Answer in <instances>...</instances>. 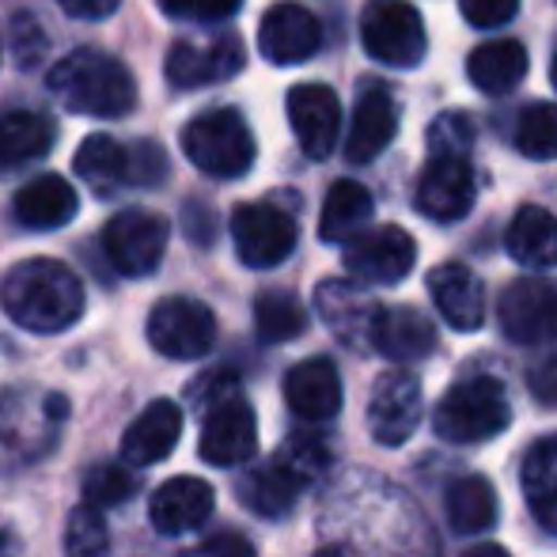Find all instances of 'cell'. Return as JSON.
Here are the masks:
<instances>
[{
    "label": "cell",
    "mask_w": 557,
    "mask_h": 557,
    "mask_svg": "<svg viewBox=\"0 0 557 557\" xmlns=\"http://www.w3.org/2000/svg\"><path fill=\"white\" fill-rule=\"evenodd\" d=\"M8 319L30 334H61L84 315V285L58 258H27L0 285Z\"/></svg>",
    "instance_id": "1"
},
{
    "label": "cell",
    "mask_w": 557,
    "mask_h": 557,
    "mask_svg": "<svg viewBox=\"0 0 557 557\" xmlns=\"http://www.w3.org/2000/svg\"><path fill=\"white\" fill-rule=\"evenodd\" d=\"M58 103L84 117H125L137 107V81L117 58L103 50H76L50 73Z\"/></svg>",
    "instance_id": "2"
},
{
    "label": "cell",
    "mask_w": 557,
    "mask_h": 557,
    "mask_svg": "<svg viewBox=\"0 0 557 557\" xmlns=\"http://www.w3.org/2000/svg\"><path fill=\"white\" fill-rule=\"evenodd\" d=\"M183 152L206 175L239 178L255 163L258 145L247 117L235 111V107H213V111L190 117L183 125Z\"/></svg>",
    "instance_id": "3"
},
{
    "label": "cell",
    "mask_w": 557,
    "mask_h": 557,
    "mask_svg": "<svg viewBox=\"0 0 557 557\" xmlns=\"http://www.w3.org/2000/svg\"><path fill=\"white\" fill-rule=\"evenodd\" d=\"M512 421L508 395L493 375H474V380L455 383L436 403L433 429L447 444H482L500 436Z\"/></svg>",
    "instance_id": "4"
},
{
    "label": "cell",
    "mask_w": 557,
    "mask_h": 557,
    "mask_svg": "<svg viewBox=\"0 0 557 557\" xmlns=\"http://www.w3.org/2000/svg\"><path fill=\"white\" fill-rule=\"evenodd\" d=\"M73 168L96 194H114L122 186H160L168 175V156L152 140L125 148L122 140L96 133L76 148Z\"/></svg>",
    "instance_id": "5"
},
{
    "label": "cell",
    "mask_w": 557,
    "mask_h": 557,
    "mask_svg": "<svg viewBox=\"0 0 557 557\" xmlns=\"http://www.w3.org/2000/svg\"><path fill=\"white\" fill-rule=\"evenodd\" d=\"M360 42L375 61L391 69L421 65L429 50L425 23L410 0H368L360 15Z\"/></svg>",
    "instance_id": "6"
},
{
    "label": "cell",
    "mask_w": 557,
    "mask_h": 557,
    "mask_svg": "<svg viewBox=\"0 0 557 557\" xmlns=\"http://www.w3.org/2000/svg\"><path fill=\"white\" fill-rule=\"evenodd\" d=\"M296 227L293 216L270 201H247L232 213V239L235 255L250 270H273L296 250Z\"/></svg>",
    "instance_id": "7"
},
{
    "label": "cell",
    "mask_w": 557,
    "mask_h": 557,
    "mask_svg": "<svg viewBox=\"0 0 557 557\" xmlns=\"http://www.w3.org/2000/svg\"><path fill=\"white\" fill-rule=\"evenodd\" d=\"M171 224L148 209H122L103 227V250L122 277H148L163 262Z\"/></svg>",
    "instance_id": "8"
},
{
    "label": "cell",
    "mask_w": 557,
    "mask_h": 557,
    "mask_svg": "<svg viewBox=\"0 0 557 557\" xmlns=\"http://www.w3.org/2000/svg\"><path fill=\"white\" fill-rule=\"evenodd\" d=\"M148 342L156 352L171 360H198L213 349L216 319L201 300L190 296H168L148 315Z\"/></svg>",
    "instance_id": "9"
},
{
    "label": "cell",
    "mask_w": 557,
    "mask_h": 557,
    "mask_svg": "<svg viewBox=\"0 0 557 557\" xmlns=\"http://www.w3.org/2000/svg\"><path fill=\"white\" fill-rule=\"evenodd\" d=\"M413 262H418V243L398 224L372 227L345 247V270L360 285H398L413 270Z\"/></svg>",
    "instance_id": "10"
},
{
    "label": "cell",
    "mask_w": 557,
    "mask_h": 557,
    "mask_svg": "<svg viewBox=\"0 0 557 557\" xmlns=\"http://www.w3.org/2000/svg\"><path fill=\"white\" fill-rule=\"evenodd\" d=\"M497 323L516 345H539L557 337V285L554 281H512L497 300Z\"/></svg>",
    "instance_id": "11"
},
{
    "label": "cell",
    "mask_w": 557,
    "mask_h": 557,
    "mask_svg": "<svg viewBox=\"0 0 557 557\" xmlns=\"http://www.w3.org/2000/svg\"><path fill=\"white\" fill-rule=\"evenodd\" d=\"M243 65H247V53H243L239 35H221L209 42H175L163 61V73H168V84L194 91L232 81L235 73H243Z\"/></svg>",
    "instance_id": "12"
},
{
    "label": "cell",
    "mask_w": 557,
    "mask_h": 557,
    "mask_svg": "<svg viewBox=\"0 0 557 557\" xmlns=\"http://www.w3.org/2000/svg\"><path fill=\"white\" fill-rule=\"evenodd\" d=\"M421 383L413 372H383L372 387V403H368V429L383 447H398L413 436L421 421Z\"/></svg>",
    "instance_id": "13"
},
{
    "label": "cell",
    "mask_w": 557,
    "mask_h": 557,
    "mask_svg": "<svg viewBox=\"0 0 557 557\" xmlns=\"http://www.w3.org/2000/svg\"><path fill=\"white\" fill-rule=\"evenodd\" d=\"M323 46V23L304 4L281 0L258 23V50L270 65H300Z\"/></svg>",
    "instance_id": "14"
},
{
    "label": "cell",
    "mask_w": 557,
    "mask_h": 557,
    "mask_svg": "<svg viewBox=\"0 0 557 557\" xmlns=\"http://www.w3.org/2000/svg\"><path fill=\"white\" fill-rule=\"evenodd\" d=\"M315 308L337 342H345L357 352L372 349L383 304H375L360 285H352V281H323L315 293Z\"/></svg>",
    "instance_id": "15"
},
{
    "label": "cell",
    "mask_w": 557,
    "mask_h": 557,
    "mask_svg": "<svg viewBox=\"0 0 557 557\" xmlns=\"http://www.w3.org/2000/svg\"><path fill=\"white\" fill-rule=\"evenodd\" d=\"M258 447V421L255 410L243 403L239 395H227L224 403H216L206 413V425H201V459L213 462V467H239L255 455Z\"/></svg>",
    "instance_id": "16"
},
{
    "label": "cell",
    "mask_w": 557,
    "mask_h": 557,
    "mask_svg": "<svg viewBox=\"0 0 557 557\" xmlns=\"http://www.w3.org/2000/svg\"><path fill=\"white\" fill-rule=\"evenodd\" d=\"M474 168L467 156H441L425 168V175L418 178V209L429 221L451 224L459 216L470 213L474 206Z\"/></svg>",
    "instance_id": "17"
},
{
    "label": "cell",
    "mask_w": 557,
    "mask_h": 557,
    "mask_svg": "<svg viewBox=\"0 0 557 557\" xmlns=\"http://www.w3.org/2000/svg\"><path fill=\"white\" fill-rule=\"evenodd\" d=\"M288 122L308 160H326L342 133V103L326 84H296L288 91Z\"/></svg>",
    "instance_id": "18"
},
{
    "label": "cell",
    "mask_w": 557,
    "mask_h": 557,
    "mask_svg": "<svg viewBox=\"0 0 557 557\" xmlns=\"http://www.w3.org/2000/svg\"><path fill=\"white\" fill-rule=\"evenodd\" d=\"M213 485L201 482V478H171L148 500V520L160 535H183V531L201 528L213 516Z\"/></svg>",
    "instance_id": "19"
},
{
    "label": "cell",
    "mask_w": 557,
    "mask_h": 557,
    "mask_svg": "<svg viewBox=\"0 0 557 557\" xmlns=\"http://www.w3.org/2000/svg\"><path fill=\"white\" fill-rule=\"evenodd\" d=\"M285 398L288 410L304 421H331L342 410V375L334 360L311 357L288 368L285 375Z\"/></svg>",
    "instance_id": "20"
},
{
    "label": "cell",
    "mask_w": 557,
    "mask_h": 557,
    "mask_svg": "<svg viewBox=\"0 0 557 557\" xmlns=\"http://www.w3.org/2000/svg\"><path fill=\"white\" fill-rule=\"evenodd\" d=\"M398 133V111L395 99L383 84H368L360 91L357 107H352L349 137H345V156L349 163H368L383 152V148L395 140Z\"/></svg>",
    "instance_id": "21"
},
{
    "label": "cell",
    "mask_w": 557,
    "mask_h": 557,
    "mask_svg": "<svg viewBox=\"0 0 557 557\" xmlns=\"http://www.w3.org/2000/svg\"><path fill=\"white\" fill-rule=\"evenodd\" d=\"M178 436H183V410L171 398H156L145 406L137 421L125 429L122 436V459L129 467H152V462L168 459L175 451Z\"/></svg>",
    "instance_id": "22"
},
{
    "label": "cell",
    "mask_w": 557,
    "mask_h": 557,
    "mask_svg": "<svg viewBox=\"0 0 557 557\" xmlns=\"http://www.w3.org/2000/svg\"><path fill=\"white\" fill-rule=\"evenodd\" d=\"M429 293H433L436 308L447 319V326L470 334L485 323V288L474 270L462 262H444L429 273Z\"/></svg>",
    "instance_id": "23"
},
{
    "label": "cell",
    "mask_w": 557,
    "mask_h": 557,
    "mask_svg": "<svg viewBox=\"0 0 557 557\" xmlns=\"http://www.w3.org/2000/svg\"><path fill=\"white\" fill-rule=\"evenodd\" d=\"M81 209V198H76L73 183L61 175H38L15 194L12 213L15 221L30 232H53V227H65Z\"/></svg>",
    "instance_id": "24"
},
{
    "label": "cell",
    "mask_w": 557,
    "mask_h": 557,
    "mask_svg": "<svg viewBox=\"0 0 557 557\" xmlns=\"http://www.w3.org/2000/svg\"><path fill=\"white\" fill-rule=\"evenodd\" d=\"M372 349L395 360V364H413V360H425L436 349V331L418 308H383Z\"/></svg>",
    "instance_id": "25"
},
{
    "label": "cell",
    "mask_w": 557,
    "mask_h": 557,
    "mask_svg": "<svg viewBox=\"0 0 557 557\" xmlns=\"http://www.w3.org/2000/svg\"><path fill=\"white\" fill-rule=\"evenodd\" d=\"M53 148V122L38 111L0 114V175L38 163Z\"/></svg>",
    "instance_id": "26"
},
{
    "label": "cell",
    "mask_w": 557,
    "mask_h": 557,
    "mask_svg": "<svg viewBox=\"0 0 557 557\" xmlns=\"http://www.w3.org/2000/svg\"><path fill=\"white\" fill-rule=\"evenodd\" d=\"M467 76L485 96H505V91H512L528 76V50L516 38H493V42L478 46L470 53Z\"/></svg>",
    "instance_id": "27"
},
{
    "label": "cell",
    "mask_w": 557,
    "mask_h": 557,
    "mask_svg": "<svg viewBox=\"0 0 557 557\" xmlns=\"http://www.w3.org/2000/svg\"><path fill=\"white\" fill-rule=\"evenodd\" d=\"M505 247L516 262L531 265V270H550V265H557L554 213H546L543 206H523L520 213L512 216V224H508Z\"/></svg>",
    "instance_id": "28"
},
{
    "label": "cell",
    "mask_w": 557,
    "mask_h": 557,
    "mask_svg": "<svg viewBox=\"0 0 557 557\" xmlns=\"http://www.w3.org/2000/svg\"><path fill=\"white\" fill-rule=\"evenodd\" d=\"M375 213L372 194L364 190L352 178H342V183L331 186L323 201V216H319V235L326 243H352L357 235H364L368 221Z\"/></svg>",
    "instance_id": "29"
},
{
    "label": "cell",
    "mask_w": 557,
    "mask_h": 557,
    "mask_svg": "<svg viewBox=\"0 0 557 557\" xmlns=\"http://www.w3.org/2000/svg\"><path fill=\"white\" fill-rule=\"evenodd\" d=\"M523 493L531 516L557 535V436L531 444V451L523 455Z\"/></svg>",
    "instance_id": "30"
},
{
    "label": "cell",
    "mask_w": 557,
    "mask_h": 557,
    "mask_svg": "<svg viewBox=\"0 0 557 557\" xmlns=\"http://www.w3.org/2000/svg\"><path fill=\"white\" fill-rule=\"evenodd\" d=\"M300 490H304V485L296 482V478L288 474L277 459H270V462H262V467H255V470H247V474H243L239 500L250 508V512L265 516V520H277V516H285L288 508L296 505Z\"/></svg>",
    "instance_id": "31"
},
{
    "label": "cell",
    "mask_w": 557,
    "mask_h": 557,
    "mask_svg": "<svg viewBox=\"0 0 557 557\" xmlns=\"http://www.w3.org/2000/svg\"><path fill=\"white\" fill-rule=\"evenodd\" d=\"M447 520L455 531H467V535L485 531L497 520V490L482 474L459 478L447 493Z\"/></svg>",
    "instance_id": "32"
},
{
    "label": "cell",
    "mask_w": 557,
    "mask_h": 557,
    "mask_svg": "<svg viewBox=\"0 0 557 557\" xmlns=\"http://www.w3.org/2000/svg\"><path fill=\"white\" fill-rule=\"evenodd\" d=\"M255 326L262 342H293L308 331V311L293 293H262L255 300Z\"/></svg>",
    "instance_id": "33"
},
{
    "label": "cell",
    "mask_w": 557,
    "mask_h": 557,
    "mask_svg": "<svg viewBox=\"0 0 557 557\" xmlns=\"http://www.w3.org/2000/svg\"><path fill=\"white\" fill-rule=\"evenodd\" d=\"M516 148L528 160H557V103H531L516 125Z\"/></svg>",
    "instance_id": "34"
},
{
    "label": "cell",
    "mask_w": 557,
    "mask_h": 557,
    "mask_svg": "<svg viewBox=\"0 0 557 557\" xmlns=\"http://www.w3.org/2000/svg\"><path fill=\"white\" fill-rule=\"evenodd\" d=\"M107 550H111V535H107L103 512L91 505L73 508L65 528V557H107Z\"/></svg>",
    "instance_id": "35"
},
{
    "label": "cell",
    "mask_w": 557,
    "mask_h": 557,
    "mask_svg": "<svg viewBox=\"0 0 557 557\" xmlns=\"http://www.w3.org/2000/svg\"><path fill=\"white\" fill-rule=\"evenodd\" d=\"M273 459H277L300 485L323 478V470L331 467V451H326V444L315 441V436H293V441H285L277 447Z\"/></svg>",
    "instance_id": "36"
},
{
    "label": "cell",
    "mask_w": 557,
    "mask_h": 557,
    "mask_svg": "<svg viewBox=\"0 0 557 557\" xmlns=\"http://www.w3.org/2000/svg\"><path fill=\"white\" fill-rule=\"evenodd\" d=\"M137 493V482L125 467L117 462H103V467H91L88 478H84V500L91 508H114L125 505V500Z\"/></svg>",
    "instance_id": "37"
},
{
    "label": "cell",
    "mask_w": 557,
    "mask_h": 557,
    "mask_svg": "<svg viewBox=\"0 0 557 557\" xmlns=\"http://www.w3.org/2000/svg\"><path fill=\"white\" fill-rule=\"evenodd\" d=\"M160 8H163V15H171V20L221 23L239 12L243 0H160Z\"/></svg>",
    "instance_id": "38"
},
{
    "label": "cell",
    "mask_w": 557,
    "mask_h": 557,
    "mask_svg": "<svg viewBox=\"0 0 557 557\" xmlns=\"http://www.w3.org/2000/svg\"><path fill=\"white\" fill-rule=\"evenodd\" d=\"M459 8L474 27H505L520 12V0H459Z\"/></svg>",
    "instance_id": "39"
},
{
    "label": "cell",
    "mask_w": 557,
    "mask_h": 557,
    "mask_svg": "<svg viewBox=\"0 0 557 557\" xmlns=\"http://www.w3.org/2000/svg\"><path fill=\"white\" fill-rule=\"evenodd\" d=\"M183 557H255V546H250L243 535L224 531V535H213L201 546H194V550H186Z\"/></svg>",
    "instance_id": "40"
},
{
    "label": "cell",
    "mask_w": 557,
    "mask_h": 557,
    "mask_svg": "<svg viewBox=\"0 0 557 557\" xmlns=\"http://www.w3.org/2000/svg\"><path fill=\"white\" fill-rule=\"evenodd\" d=\"M528 383H531V391H535V398H543V403H557V357L539 360V364L531 368Z\"/></svg>",
    "instance_id": "41"
},
{
    "label": "cell",
    "mask_w": 557,
    "mask_h": 557,
    "mask_svg": "<svg viewBox=\"0 0 557 557\" xmlns=\"http://www.w3.org/2000/svg\"><path fill=\"white\" fill-rule=\"evenodd\" d=\"M58 4L73 20H103V15H114L122 8V0H58Z\"/></svg>",
    "instance_id": "42"
},
{
    "label": "cell",
    "mask_w": 557,
    "mask_h": 557,
    "mask_svg": "<svg viewBox=\"0 0 557 557\" xmlns=\"http://www.w3.org/2000/svg\"><path fill=\"white\" fill-rule=\"evenodd\" d=\"M462 557H512L505 550V546H497V543H490V546H474V550H467Z\"/></svg>",
    "instance_id": "43"
},
{
    "label": "cell",
    "mask_w": 557,
    "mask_h": 557,
    "mask_svg": "<svg viewBox=\"0 0 557 557\" xmlns=\"http://www.w3.org/2000/svg\"><path fill=\"white\" fill-rule=\"evenodd\" d=\"M550 81H554V88H557V50H554V61H550Z\"/></svg>",
    "instance_id": "44"
}]
</instances>
